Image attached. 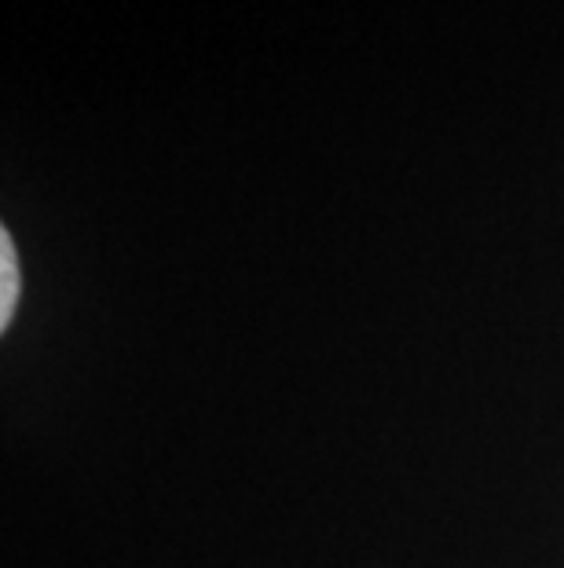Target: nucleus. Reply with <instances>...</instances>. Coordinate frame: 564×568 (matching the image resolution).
I'll list each match as a JSON object with an SVG mask.
<instances>
[{
  "mask_svg": "<svg viewBox=\"0 0 564 568\" xmlns=\"http://www.w3.org/2000/svg\"><path fill=\"white\" fill-rule=\"evenodd\" d=\"M19 257H16V243H11L8 232H0V331H8L11 316H16L19 305Z\"/></svg>",
  "mask_w": 564,
  "mask_h": 568,
  "instance_id": "nucleus-1",
  "label": "nucleus"
}]
</instances>
